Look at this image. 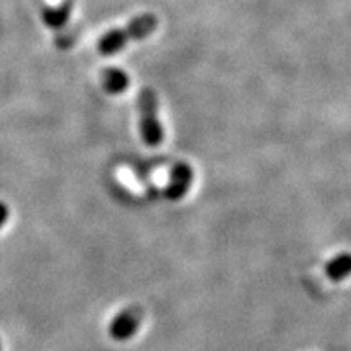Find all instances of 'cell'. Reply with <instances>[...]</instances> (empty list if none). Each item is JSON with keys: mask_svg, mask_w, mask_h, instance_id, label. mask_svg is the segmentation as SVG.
Here are the masks:
<instances>
[{"mask_svg": "<svg viewBox=\"0 0 351 351\" xmlns=\"http://www.w3.org/2000/svg\"><path fill=\"white\" fill-rule=\"evenodd\" d=\"M8 217H10V210H8L7 204L0 202V230L5 226V223L8 221Z\"/></svg>", "mask_w": 351, "mask_h": 351, "instance_id": "ba28073f", "label": "cell"}, {"mask_svg": "<svg viewBox=\"0 0 351 351\" xmlns=\"http://www.w3.org/2000/svg\"><path fill=\"white\" fill-rule=\"evenodd\" d=\"M326 275L332 282H341L351 275V254L343 252L332 258L326 265Z\"/></svg>", "mask_w": 351, "mask_h": 351, "instance_id": "52a82bcc", "label": "cell"}, {"mask_svg": "<svg viewBox=\"0 0 351 351\" xmlns=\"http://www.w3.org/2000/svg\"><path fill=\"white\" fill-rule=\"evenodd\" d=\"M70 12H72V3L69 0H64L59 5L44 7L43 10V21L47 28L60 29L69 23Z\"/></svg>", "mask_w": 351, "mask_h": 351, "instance_id": "8992f818", "label": "cell"}, {"mask_svg": "<svg viewBox=\"0 0 351 351\" xmlns=\"http://www.w3.org/2000/svg\"><path fill=\"white\" fill-rule=\"evenodd\" d=\"M0 351H2V345H0Z\"/></svg>", "mask_w": 351, "mask_h": 351, "instance_id": "9c48e42d", "label": "cell"}, {"mask_svg": "<svg viewBox=\"0 0 351 351\" xmlns=\"http://www.w3.org/2000/svg\"><path fill=\"white\" fill-rule=\"evenodd\" d=\"M140 135L145 145L158 147L165 138L163 125L158 116V96L152 88H142L137 99Z\"/></svg>", "mask_w": 351, "mask_h": 351, "instance_id": "7a4b0ae2", "label": "cell"}, {"mask_svg": "<svg viewBox=\"0 0 351 351\" xmlns=\"http://www.w3.org/2000/svg\"><path fill=\"white\" fill-rule=\"evenodd\" d=\"M158 19L152 13L135 16L122 29H111L99 38L98 52L101 56H114L124 49L129 43L142 41L156 32Z\"/></svg>", "mask_w": 351, "mask_h": 351, "instance_id": "6da1fadb", "label": "cell"}, {"mask_svg": "<svg viewBox=\"0 0 351 351\" xmlns=\"http://www.w3.org/2000/svg\"><path fill=\"white\" fill-rule=\"evenodd\" d=\"M130 80L124 70L109 67L101 72V86L108 95H122L129 88Z\"/></svg>", "mask_w": 351, "mask_h": 351, "instance_id": "5b68a950", "label": "cell"}, {"mask_svg": "<svg viewBox=\"0 0 351 351\" xmlns=\"http://www.w3.org/2000/svg\"><path fill=\"white\" fill-rule=\"evenodd\" d=\"M192 181H194V171H192L191 166L187 163H176L173 168H171L169 173V182L165 189L166 199L178 202L184 199V195L187 194V191L192 186Z\"/></svg>", "mask_w": 351, "mask_h": 351, "instance_id": "277c9868", "label": "cell"}, {"mask_svg": "<svg viewBox=\"0 0 351 351\" xmlns=\"http://www.w3.org/2000/svg\"><path fill=\"white\" fill-rule=\"evenodd\" d=\"M140 322H142V313H140V309L129 307V309H124L111 320L109 335L117 341L130 340L138 332Z\"/></svg>", "mask_w": 351, "mask_h": 351, "instance_id": "3957f363", "label": "cell"}]
</instances>
